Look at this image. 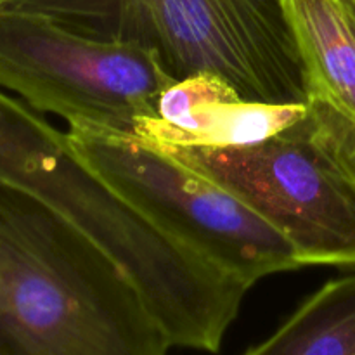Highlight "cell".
<instances>
[{
  "label": "cell",
  "instance_id": "6da1fadb",
  "mask_svg": "<svg viewBox=\"0 0 355 355\" xmlns=\"http://www.w3.org/2000/svg\"><path fill=\"white\" fill-rule=\"evenodd\" d=\"M130 277L69 222L0 184V355H166Z\"/></svg>",
  "mask_w": 355,
  "mask_h": 355
},
{
  "label": "cell",
  "instance_id": "5b68a950",
  "mask_svg": "<svg viewBox=\"0 0 355 355\" xmlns=\"http://www.w3.org/2000/svg\"><path fill=\"white\" fill-rule=\"evenodd\" d=\"M175 80L158 55L130 42L80 35L42 16L0 12V87L38 113L137 135L159 120Z\"/></svg>",
  "mask_w": 355,
  "mask_h": 355
},
{
  "label": "cell",
  "instance_id": "ba28073f",
  "mask_svg": "<svg viewBox=\"0 0 355 355\" xmlns=\"http://www.w3.org/2000/svg\"><path fill=\"white\" fill-rule=\"evenodd\" d=\"M110 0H0V12L42 16L90 37Z\"/></svg>",
  "mask_w": 355,
  "mask_h": 355
},
{
  "label": "cell",
  "instance_id": "52a82bcc",
  "mask_svg": "<svg viewBox=\"0 0 355 355\" xmlns=\"http://www.w3.org/2000/svg\"><path fill=\"white\" fill-rule=\"evenodd\" d=\"M245 355H355V274L322 284Z\"/></svg>",
  "mask_w": 355,
  "mask_h": 355
},
{
  "label": "cell",
  "instance_id": "3957f363",
  "mask_svg": "<svg viewBox=\"0 0 355 355\" xmlns=\"http://www.w3.org/2000/svg\"><path fill=\"white\" fill-rule=\"evenodd\" d=\"M90 38L149 49L175 82L208 75L246 103H307L284 0H110Z\"/></svg>",
  "mask_w": 355,
  "mask_h": 355
},
{
  "label": "cell",
  "instance_id": "277c9868",
  "mask_svg": "<svg viewBox=\"0 0 355 355\" xmlns=\"http://www.w3.org/2000/svg\"><path fill=\"white\" fill-rule=\"evenodd\" d=\"M68 141L156 227L246 286L302 267L295 246L259 211L158 146L82 123L69 125Z\"/></svg>",
  "mask_w": 355,
  "mask_h": 355
},
{
  "label": "cell",
  "instance_id": "7a4b0ae2",
  "mask_svg": "<svg viewBox=\"0 0 355 355\" xmlns=\"http://www.w3.org/2000/svg\"><path fill=\"white\" fill-rule=\"evenodd\" d=\"M155 146L259 211L302 267H355V118L329 99L311 92L297 120L262 141Z\"/></svg>",
  "mask_w": 355,
  "mask_h": 355
},
{
  "label": "cell",
  "instance_id": "8992f818",
  "mask_svg": "<svg viewBox=\"0 0 355 355\" xmlns=\"http://www.w3.org/2000/svg\"><path fill=\"white\" fill-rule=\"evenodd\" d=\"M309 94L355 118V9L350 0H284Z\"/></svg>",
  "mask_w": 355,
  "mask_h": 355
},
{
  "label": "cell",
  "instance_id": "9c48e42d",
  "mask_svg": "<svg viewBox=\"0 0 355 355\" xmlns=\"http://www.w3.org/2000/svg\"><path fill=\"white\" fill-rule=\"evenodd\" d=\"M350 3H352V6H354V9H355V0H350Z\"/></svg>",
  "mask_w": 355,
  "mask_h": 355
}]
</instances>
